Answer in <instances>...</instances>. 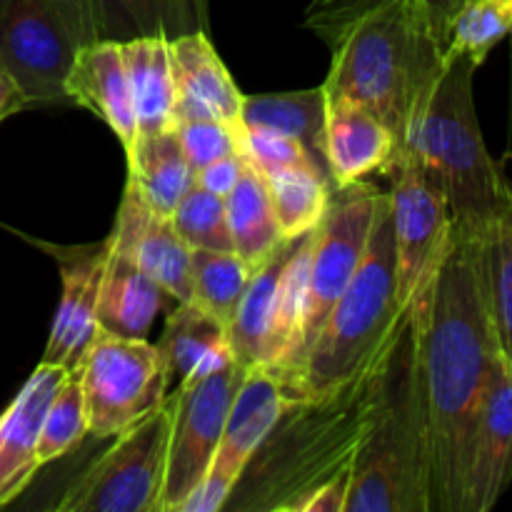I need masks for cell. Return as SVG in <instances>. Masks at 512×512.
<instances>
[{
	"mask_svg": "<svg viewBox=\"0 0 512 512\" xmlns=\"http://www.w3.org/2000/svg\"><path fill=\"white\" fill-rule=\"evenodd\" d=\"M430 433L433 512H465L470 450L500 353L480 233L455 228L423 323L415 325Z\"/></svg>",
	"mask_w": 512,
	"mask_h": 512,
	"instance_id": "6da1fadb",
	"label": "cell"
},
{
	"mask_svg": "<svg viewBox=\"0 0 512 512\" xmlns=\"http://www.w3.org/2000/svg\"><path fill=\"white\" fill-rule=\"evenodd\" d=\"M390 340L370 363L325 393L288 400L240 475L225 510L300 512L320 485L353 473Z\"/></svg>",
	"mask_w": 512,
	"mask_h": 512,
	"instance_id": "7a4b0ae2",
	"label": "cell"
},
{
	"mask_svg": "<svg viewBox=\"0 0 512 512\" xmlns=\"http://www.w3.org/2000/svg\"><path fill=\"white\" fill-rule=\"evenodd\" d=\"M330 48L325 98L350 100L383 120L398 155L403 153L443 73L448 48L428 0H380L350 20Z\"/></svg>",
	"mask_w": 512,
	"mask_h": 512,
	"instance_id": "3957f363",
	"label": "cell"
},
{
	"mask_svg": "<svg viewBox=\"0 0 512 512\" xmlns=\"http://www.w3.org/2000/svg\"><path fill=\"white\" fill-rule=\"evenodd\" d=\"M345 512H433L428 408L418 338L408 313L380 368Z\"/></svg>",
	"mask_w": 512,
	"mask_h": 512,
	"instance_id": "277c9868",
	"label": "cell"
},
{
	"mask_svg": "<svg viewBox=\"0 0 512 512\" xmlns=\"http://www.w3.org/2000/svg\"><path fill=\"white\" fill-rule=\"evenodd\" d=\"M478 65L445 53L443 73L425 103L410 143L398 158H413L445 195L455 228L483 233L512 205V190L485 148L475 110ZM395 158V160H398Z\"/></svg>",
	"mask_w": 512,
	"mask_h": 512,
	"instance_id": "5b68a950",
	"label": "cell"
},
{
	"mask_svg": "<svg viewBox=\"0 0 512 512\" xmlns=\"http://www.w3.org/2000/svg\"><path fill=\"white\" fill-rule=\"evenodd\" d=\"M403 315L395 283L393 213L383 193L363 263L323 320L303 363L280 383L285 398H313L350 378L385 348Z\"/></svg>",
	"mask_w": 512,
	"mask_h": 512,
	"instance_id": "8992f818",
	"label": "cell"
},
{
	"mask_svg": "<svg viewBox=\"0 0 512 512\" xmlns=\"http://www.w3.org/2000/svg\"><path fill=\"white\" fill-rule=\"evenodd\" d=\"M98 38L93 0H0V70L30 105H70L65 78Z\"/></svg>",
	"mask_w": 512,
	"mask_h": 512,
	"instance_id": "52a82bcc",
	"label": "cell"
},
{
	"mask_svg": "<svg viewBox=\"0 0 512 512\" xmlns=\"http://www.w3.org/2000/svg\"><path fill=\"white\" fill-rule=\"evenodd\" d=\"M313 233L280 240L253 270L243 300L228 325L230 353L243 368L280 373L290 363L303 320L305 275Z\"/></svg>",
	"mask_w": 512,
	"mask_h": 512,
	"instance_id": "ba28073f",
	"label": "cell"
},
{
	"mask_svg": "<svg viewBox=\"0 0 512 512\" xmlns=\"http://www.w3.org/2000/svg\"><path fill=\"white\" fill-rule=\"evenodd\" d=\"M173 393L115 435L55 503L58 512H158L173 430Z\"/></svg>",
	"mask_w": 512,
	"mask_h": 512,
	"instance_id": "9c48e42d",
	"label": "cell"
},
{
	"mask_svg": "<svg viewBox=\"0 0 512 512\" xmlns=\"http://www.w3.org/2000/svg\"><path fill=\"white\" fill-rule=\"evenodd\" d=\"M388 178L398 303L415 328L428 313L435 280L453 243V213L438 185L413 158L395 160Z\"/></svg>",
	"mask_w": 512,
	"mask_h": 512,
	"instance_id": "30bf717a",
	"label": "cell"
},
{
	"mask_svg": "<svg viewBox=\"0 0 512 512\" xmlns=\"http://www.w3.org/2000/svg\"><path fill=\"white\" fill-rule=\"evenodd\" d=\"M88 435L115 438L170 395V373L158 345L98 328L78 368Z\"/></svg>",
	"mask_w": 512,
	"mask_h": 512,
	"instance_id": "8fae6325",
	"label": "cell"
},
{
	"mask_svg": "<svg viewBox=\"0 0 512 512\" xmlns=\"http://www.w3.org/2000/svg\"><path fill=\"white\" fill-rule=\"evenodd\" d=\"M380 198H383V190L370 183L333 193L328 215L315 230L313 248H310L298 343L290 355V363L280 373H273L278 383L288 380L298 370L323 320L328 318L333 305L338 303V298L358 273L365 250H368Z\"/></svg>",
	"mask_w": 512,
	"mask_h": 512,
	"instance_id": "7c38bea8",
	"label": "cell"
},
{
	"mask_svg": "<svg viewBox=\"0 0 512 512\" xmlns=\"http://www.w3.org/2000/svg\"><path fill=\"white\" fill-rule=\"evenodd\" d=\"M245 373L248 368L235 358H228L218 368L195 375L175 388L168 468L158 512H180L190 493L205 478Z\"/></svg>",
	"mask_w": 512,
	"mask_h": 512,
	"instance_id": "4fadbf2b",
	"label": "cell"
},
{
	"mask_svg": "<svg viewBox=\"0 0 512 512\" xmlns=\"http://www.w3.org/2000/svg\"><path fill=\"white\" fill-rule=\"evenodd\" d=\"M288 405L278 378L268 368H250L225 418L210 468L180 512H220L230 500L255 450L263 445Z\"/></svg>",
	"mask_w": 512,
	"mask_h": 512,
	"instance_id": "5bb4252c",
	"label": "cell"
},
{
	"mask_svg": "<svg viewBox=\"0 0 512 512\" xmlns=\"http://www.w3.org/2000/svg\"><path fill=\"white\" fill-rule=\"evenodd\" d=\"M38 245L55 258L60 268V283H63L58 313H55L40 363L75 370L98 333L95 310H98L100 285H103L105 265H108L110 235L93 245H70V248Z\"/></svg>",
	"mask_w": 512,
	"mask_h": 512,
	"instance_id": "9a60e30c",
	"label": "cell"
},
{
	"mask_svg": "<svg viewBox=\"0 0 512 512\" xmlns=\"http://www.w3.org/2000/svg\"><path fill=\"white\" fill-rule=\"evenodd\" d=\"M512 483V365L503 350L490 370L488 388L470 450L465 512H488Z\"/></svg>",
	"mask_w": 512,
	"mask_h": 512,
	"instance_id": "2e32d148",
	"label": "cell"
},
{
	"mask_svg": "<svg viewBox=\"0 0 512 512\" xmlns=\"http://www.w3.org/2000/svg\"><path fill=\"white\" fill-rule=\"evenodd\" d=\"M110 240L175 303L193 300L190 248L178 235L173 220L153 213L130 185H125Z\"/></svg>",
	"mask_w": 512,
	"mask_h": 512,
	"instance_id": "e0dca14e",
	"label": "cell"
},
{
	"mask_svg": "<svg viewBox=\"0 0 512 512\" xmlns=\"http://www.w3.org/2000/svg\"><path fill=\"white\" fill-rule=\"evenodd\" d=\"M325 103L323 158L333 190L388 175L398 155V143L388 125L350 100L325 98Z\"/></svg>",
	"mask_w": 512,
	"mask_h": 512,
	"instance_id": "ac0fdd59",
	"label": "cell"
},
{
	"mask_svg": "<svg viewBox=\"0 0 512 512\" xmlns=\"http://www.w3.org/2000/svg\"><path fill=\"white\" fill-rule=\"evenodd\" d=\"M68 373L60 365L40 363L0 415V508L13 503L43 468L38 460L40 428Z\"/></svg>",
	"mask_w": 512,
	"mask_h": 512,
	"instance_id": "d6986e66",
	"label": "cell"
},
{
	"mask_svg": "<svg viewBox=\"0 0 512 512\" xmlns=\"http://www.w3.org/2000/svg\"><path fill=\"white\" fill-rule=\"evenodd\" d=\"M170 65L175 83V123L223 120L240 128L243 93L230 78L205 30L170 40Z\"/></svg>",
	"mask_w": 512,
	"mask_h": 512,
	"instance_id": "ffe728a7",
	"label": "cell"
},
{
	"mask_svg": "<svg viewBox=\"0 0 512 512\" xmlns=\"http://www.w3.org/2000/svg\"><path fill=\"white\" fill-rule=\"evenodd\" d=\"M65 95L70 105H80L103 120L118 135L125 155L133 150L138 123H135L120 43L95 40L93 45L80 50L65 78Z\"/></svg>",
	"mask_w": 512,
	"mask_h": 512,
	"instance_id": "44dd1931",
	"label": "cell"
},
{
	"mask_svg": "<svg viewBox=\"0 0 512 512\" xmlns=\"http://www.w3.org/2000/svg\"><path fill=\"white\" fill-rule=\"evenodd\" d=\"M168 303L175 300L110 240L108 265L95 310L98 328L118 338L148 340L155 318Z\"/></svg>",
	"mask_w": 512,
	"mask_h": 512,
	"instance_id": "7402d4cb",
	"label": "cell"
},
{
	"mask_svg": "<svg viewBox=\"0 0 512 512\" xmlns=\"http://www.w3.org/2000/svg\"><path fill=\"white\" fill-rule=\"evenodd\" d=\"M210 0H93L100 40L125 43L133 38L173 40L180 35L208 33Z\"/></svg>",
	"mask_w": 512,
	"mask_h": 512,
	"instance_id": "603a6c76",
	"label": "cell"
},
{
	"mask_svg": "<svg viewBox=\"0 0 512 512\" xmlns=\"http://www.w3.org/2000/svg\"><path fill=\"white\" fill-rule=\"evenodd\" d=\"M138 135L165 133L175 125V83L170 40L133 38L120 43Z\"/></svg>",
	"mask_w": 512,
	"mask_h": 512,
	"instance_id": "cb8c5ba5",
	"label": "cell"
},
{
	"mask_svg": "<svg viewBox=\"0 0 512 512\" xmlns=\"http://www.w3.org/2000/svg\"><path fill=\"white\" fill-rule=\"evenodd\" d=\"M170 373V385L203 375L233 358L228 328L195 303H175L165 320L158 343Z\"/></svg>",
	"mask_w": 512,
	"mask_h": 512,
	"instance_id": "d4e9b609",
	"label": "cell"
},
{
	"mask_svg": "<svg viewBox=\"0 0 512 512\" xmlns=\"http://www.w3.org/2000/svg\"><path fill=\"white\" fill-rule=\"evenodd\" d=\"M128 185L153 213L173 218L175 208L195 185L175 130L138 135L128 153Z\"/></svg>",
	"mask_w": 512,
	"mask_h": 512,
	"instance_id": "484cf974",
	"label": "cell"
},
{
	"mask_svg": "<svg viewBox=\"0 0 512 512\" xmlns=\"http://www.w3.org/2000/svg\"><path fill=\"white\" fill-rule=\"evenodd\" d=\"M325 108H328V103H325L323 85L310 90H293V93L243 95L240 125L243 128L273 130V133L300 140L328 170L323 158Z\"/></svg>",
	"mask_w": 512,
	"mask_h": 512,
	"instance_id": "4316f807",
	"label": "cell"
},
{
	"mask_svg": "<svg viewBox=\"0 0 512 512\" xmlns=\"http://www.w3.org/2000/svg\"><path fill=\"white\" fill-rule=\"evenodd\" d=\"M225 218L233 250L253 268H258L283 240L270 203L268 183L248 163L238 185L225 195Z\"/></svg>",
	"mask_w": 512,
	"mask_h": 512,
	"instance_id": "83f0119b",
	"label": "cell"
},
{
	"mask_svg": "<svg viewBox=\"0 0 512 512\" xmlns=\"http://www.w3.org/2000/svg\"><path fill=\"white\" fill-rule=\"evenodd\" d=\"M283 240L320 228L333 203V183L318 168H288L265 178Z\"/></svg>",
	"mask_w": 512,
	"mask_h": 512,
	"instance_id": "f1b7e54d",
	"label": "cell"
},
{
	"mask_svg": "<svg viewBox=\"0 0 512 512\" xmlns=\"http://www.w3.org/2000/svg\"><path fill=\"white\" fill-rule=\"evenodd\" d=\"M253 265L235 250H190L193 300L198 308L218 318L228 328L253 278Z\"/></svg>",
	"mask_w": 512,
	"mask_h": 512,
	"instance_id": "f546056e",
	"label": "cell"
},
{
	"mask_svg": "<svg viewBox=\"0 0 512 512\" xmlns=\"http://www.w3.org/2000/svg\"><path fill=\"white\" fill-rule=\"evenodd\" d=\"M490 313L500 350L512 365V205L480 233Z\"/></svg>",
	"mask_w": 512,
	"mask_h": 512,
	"instance_id": "4dcf8cb0",
	"label": "cell"
},
{
	"mask_svg": "<svg viewBox=\"0 0 512 512\" xmlns=\"http://www.w3.org/2000/svg\"><path fill=\"white\" fill-rule=\"evenodd\" d=\"M512 33V0H465L450 23L448 55L483 65L490 50Z\"/></svg>",
	"mask_w": 512,
	"mask_h": 512,
	"instance_id": "1f68e13d",
	"label": "cell"
},
{
	"mask_svg": "<svg viewBox=\"0 0 512 512\" xmlns=\"http://www.w3.org/2000/svg\"><path fill=\"white\" fill-rule=\"evenodd\" d=\"M88 435V420H85V400L83 385H80L78 370H70L65 375L63 385L53 395L45 413L43 428L38 438V460L40 465H48L53 460L65 458L73 453L83 438Z\"/></svg>",
	"mask_w": 512,
	"mask_h": 512,
	"instance_id": "d6a6232c",
	"label": "cell"
},
{
	"mask_svg": "<svg viewBox=\"0 0 512 512\" xmlns=\"http://www.w3.org/2000/svg\"><path fill=\"white\" fill-rule=\"evenodd\" d=\"M173 225L190 250H233L225 198L193 185L173 213Z\"/></svg>",
	"mask_w": 512,
	"mask_h": 512,
	"instance_id": "836d02e7",
	"label": "cell"
},
{
	"mask_svg": "<svg viewBox=\"0 0 512 512\" xmlns=\"http://www.w3.org/2000/svg\"><path fill=\"white\" fill-rule=\"evenodd\" d=\"M375 3H380V0H310L308 10H305V28L313 30L318 38H323L330 45L343 33L350 20L358 18L363 10H368ZM463 3L465 0H428L445 45H448L450 23H453L455 13Z\"/></svg>",
	"mask_w": 512,
	"mask_h": 512,
	"instance_id": "e575fe53",
	"label": "cell"
},
{
	"mask_svg": "<svg viewBox=\"0 0 512 512\" xmlns=\"http://www.w3.org/2000/svg\"><path fill=\"white\" fill-rule=\"evenodd\" d=\"M240 155L263 178H270V175L288 168H318L328 175V170L320 165V160L300 140L273 133V130L243 128L240 125Z\"/></svg>",
	"mask_w": 512,
	"mask_h": 512,
	"instance_id": "d590c367",
	"label": "cell"
},
{
	"mask_svg": "<svg viewBox=\"0 0 512 512\" xmlns=\"http://www.w3.org/2000/svg\"><path fill=\"white\" fill-rule=\"evenodd\" d=\"M173 130L195 173L215 160L240 153V128L223 120H178Z\"/></svg>",
	"mask_w": 512,
	"mask_h": 512,
	"instance_id": "8d00e7d4",
	"label": "cell"
},
{
	"mask_svg": "<svg viewBox=\"0 0 512 512\" xmlns=\"http://www.w3.org/2000/svg\"><path fill=\"white\" fill-rule=\"evenodd\" d=\"M243 170H245L243 155L240 153L228 155V158H220L215 160V163L205 165L203 170H198V173H195V185H200V188L225 198V195L238 185Z\"/></svg>",
	"mask_w": 512,
	"mask_h": 512,
	"instance_id": "74e56055",
	"label": "cell"
},
{
	"mask_svg": "<svg viewBox=\"0 0 512 512\" xmlns=\"http://www.w3.org/2000/svg\"><path fill=\"white\" fill-rule=\"evenodd\" d=\"M350 480H353V473L340 475V478L320 485V488L305 500L300 512H345V503H348L350 493Z\"/></svg>",
	"mask_w": 512,
	"mask_h": 512,
	"instance_id": "f35d334b",
	"label": "cell"
},
{
	"mask_svg": "<svg viewBox=\"0 0 512 512\" xmlns=\"http://www.w3.org/2000/svg\"><path fill=\"white\" fill-rule=\"evenodd\" d=\"M23 108H28L25 95L20 93L15 80L10 78L5 70H0V123H3L5 118H10L13 113H20Z\"/></svg>",
	"mask_w": 512,
	"mask_h": 512,
	"instance_id": "ab89813d",
	"label": "cell"
}]
</instances>
